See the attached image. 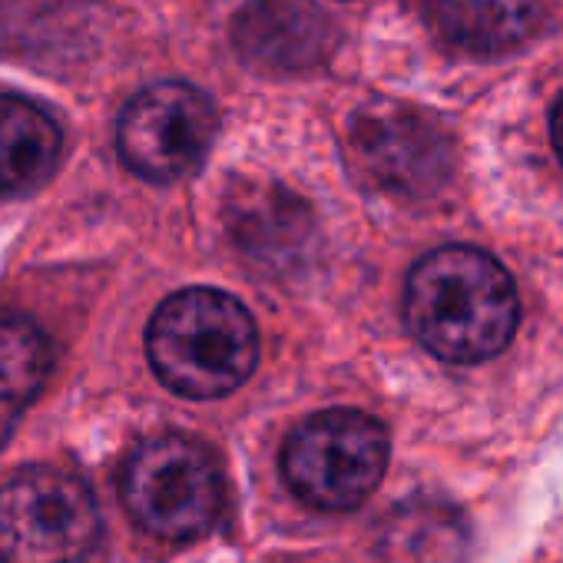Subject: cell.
Masks as SVG:
<instances>
[{
  "instance_id": "6da1fadb",
  "label": "cell",
  "mask_w": 563,
  "mask_h": 563,
  "mask_svg": "<svg viewBox=\"0 0 563 563\" xmlns=\"http://www.w3.org/2000/svg\"><path fill=\"white\" fill-rule=\"evenodd\" d=\"M517 309L507 268L471 245L424 255L405 286L411 335L431 355L454 365H477L504 352L517 329Z\"/></svg>"
},
{
  "instance_id": "ba28073f",
  "label": "cell",
  "mask_w": 563,
  "mask_h": 563,
  "mask_svg": "<svg viewBox=\"0 0 563 563\" xmlns=\"http://www.w3.org/2000/svg\"><path fill=\"white\" fill-rule=\"evenodd\" d=\"M232 41L262 74H302L332 54L335 27L309 0H252L235 18Z\"/></svg>"
},
{
  "instance_id": "7c38bea8",
  "label": "cell",
  "mask_w": 563,
  "mask_h": 563,
  "mask_svg": "<svg viewBox=\"0 0 563 563\" xmlns=\"http://www.w3.org/2000/svg\"><path fill=\"white\" fill-rule=\"evenodd\" d=\"M382 550L391 563H454L464 550L461 520L438 504L398 507L385 523Z\"/></svg>"
},
{
  "instance_id": "4fadbf2b",
  "label": "cell",
  "mask_w": 563,
  "mask_h": 563,
  "mask_svg": "<svg viewBox=\"0 0 563 563\" xmlns=\"http://www.w3.org/2000/svg\"><path fill=\"white\" fill-rule=\"evenodd\" d=\"M553 146H556V153H560V159H563V100H560L556 110H553Z\"/></svg>"
},
{
  "instance_id": "3957f363",
  "label": "cell",
  "mask_w": 563,
  "mask_h": 563,
  "mask_svg": "<svg viewBox=\"0 0 563 563\" xmlns=\"http://www.w3.org/2000/svg\"><path fill=\"white\" fill-rule=\"evenodd\" d=\"M388 434L362 411H322L302 421L282 448V477L289 490L329 514L355 510L382 484Z\"/></svg>"
},
{
  "instance_id": "7a4b0ae2",
  "label": "cell",
  "mask_w": 563,
  "mask_h": 563,
  "mask_svg": "<svg viewBox=\"0 0 563 563\" xmlns=\"http://www.w3.org/2000/svg\"><path fill=\"white\" fill-rule=\"evenodd\" d=\"M150 365L183 398H222L235 391L258 362L252 316L225 292L189 289L166 299L146 332Z\"/></svg>"
},
{
  "instance_id": "8fae6325",
  "label": "cell",
  "mask_w": 563,
  "mask_h": 563,
  "mask_svg": "<svg viewBox=\"0 0 563 563\" xmlns=\"http://www.w3.org/2000/svg\"><path fill=\"white\" fill-rule=\"evenodd\" d=\"M51 349L31 322H0V441L44 388Z\"/></svg>"
},
{
  "instance_id": "277c9868",
  "label": "cell",
  "mask_w": 563,
  "mask_h": 563,
  "mask_svg": "<svg viewBox=\"0 0 563 563\" xmlns=\"http://www.w3.org/2000/svg\"><path fill=\"white\" fill-rule=\"evenodd\" d=\"M120 494L143 530L173 543L209 533L222 514V474L216 457L183 434L143 441L123 467Z\"/></svg>"
},
{
  "instance_id": "52a82bcc",
  "label": "cell",
  "mask_w": 563,
  "mask_h": 563,
  "mask_svg": "<svg viewBox=\"0 0 563 563\" xmlns=\"http://www.w3.org/2000/svg\"><path fill=\"white\" fill-rule=\"evenodd\" d=\"M355 166L385 192L424 196L451 173L448 140L408 107H372L349 130Z\"/></svg>"
},
{
  "instance_id": "5b68a950",
  "label": "cell",
  "mask_w": 563,
  "mask_h": 563,
  "mask_svg": "<svg viewBox=\"0 0 563 563\" xmlns=\"http://www.w3.org/2000/svg\"><path fill=\"white\" fill-rule=\"evenodd\" d=\"M100 537L90 487L57 467H31L0 487V563H80Z\"/></svg>"
},
{
  "instance_id": "8992f818",
  "label": "cell",
  "mask_w": 563,
  "mask_h": 563,
  "mask_svg": "<svg viewBox=\"0 0 563 563\" xmlns=\"http://www.w3.org/2000/svg\"><path fill=\"white\" fill-rule=\"evenodd\" d=\"M216 136L212 100L189 84H153L136 93L120 117V156L150 179L173 183L192 173Z\"/></svg>"
},
{
  "instance_id": "30bf717a",
  "label": "cell",
  "mask_w": 563,
  "mask_h": 563,
  "mask_svg": "<svg viewBox=\"0 0 563 563\" xmlns=\"http://www.w3.org/2000/svg\"><path fill=\"white\" fill-rule=\"evenodd\" d=\"M60 159V130L34 103L0 97V196L37 189Z\"/></svg>"
},
{
  "instance_id": "9c48e42d",
  "label": "cell",
  "mask_w": 563,
  "mask_h": 563,
  "mask_svg": "<svg viewBox=\"0 0 563 563\" xmlns=\"http://www.w3.org/2000/svg\"><path fill=\"white\" fill-rule=\"evenodd\" d=\"M543 21V0H438V34L477 57H497L520 47Z\"/></svg>"
}]
</instances>
